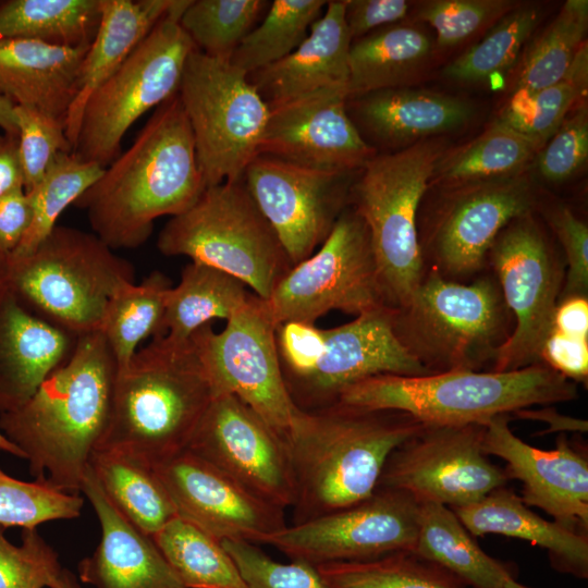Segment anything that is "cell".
<instances>
[{
	"mask_svg": "<svg viewBox=\"0 0 588 588\" xmlns=\"http://www.w3.org/2000/svg\"><path fill=\"white\" fill-rule=\"evenodd\" d=\"M249 588H333L316 565L303 560L274 561L257 544L243 540H222Z\"/></svg>",
	"mask_w": 588,
	"mask_h": 588,
	"instance_id": "obj_48",
	"label": "cell"
},
{
	"mask_svg": "<svg viewBox=\"0 0 588 588\" xmlns=\"http://www.w3.org/2000/svg\"><path fill=\"white\" fill-rule=\"evenodd\" d=\"M351 44L344 0L328 1L295 50L248 78L269 109L323 89L347 91Z\"/></svg>",
	"mask_w": 588,
	"mask_h": 588,
	"instance_id": "obj_27",
	"label": "cell"
},
{
	"mask_svg": "<svg viewBox=\"0 0 588 588\" xmlns=\"http://www.w3.org/2000/svg\"><path fill=\"white\" fill-rule=\"evenodd\" d=\"M540 362L575 383H587L588 339L553 329L541 348Z\"/></svg>",
	"mask_w": 588,
	"mask_h": 588,
	"instance_id": "obj_55",
	"label": "cell"
},
{
	"mask_svg": "<svg viewBox=\"0 0 588 588\" xmlns=\"http://www.w3.org/2000/svg\"><path fill=\"white\" fill-rule=\"evenodd\" d=\"M33 218L32 204L24 188L0 197V256L12 255L27 233Z\"/></svg>",
	"mask_w": 588,
	"mask_h": 588,
	"instance_id": "obj_56",
	"label": "cell"
},
{
	"mask_svg": "<svg viewBox=\"0 0 588 588\" xmlns=\"http://www.w3.org/2000/svg\"><path fill=\"white\" fill-rule=\"evenodd\" d=\"M516 5L509 0H430L419 7L417 17L436 30L438 46L450 47L500 20Z\"/></svg>",
	"mask_w": 588,
	"mask_h": 588,
	"instance_id": "obj_50",
	"label": "cell"
},
{
	"mask_svg": "<svg viewBox=\"0 0 588 588\" xmlns=\"http://www.w3.org/2000/svg\"><path fill=\"white\" fill-rule=\"evenodd\" d=\"M176 0H100V23L82 61L76 94L64 126L73 150L84 107L127 59Z\"/></svg>",
	"mask_w": 588,
	"mask_h": 588,
	"instance_id": "obj_29",
	"label": "cell"
},
{
	"mask_svg": "<svg viewBox=\"0 0 588 588\" xmlns=\"http://www.w3.org/2000/svg\"><path fill=\"white\" fill-rule=\"evenodd\" d=\"M213 397L191 338L155 336L118 370L109 422L96 450L162 462L187 448Z\"/></svg>",
	"mask_w": 588,
	"mask_h": 588,
	"instance_id": "obj_4",
	"label": "cell"
},
{
	"mask_svg": "<svg viewBox=\"0 0 588 588\" xmlns=\"http://www.w3.org/2000/svg\"><path fill=\"white\" fill-rule=\"evenodd\" d=\"M191 0L173 9L86 102L73 152L107 168L121 154L124 134L144 113L177 93L185 63L196 49L180 25Z\"/></svg>",
	"mask_w": 588,
	"mask_h": 588,
	"instance_id": "obj_10",
	"label": "cell"
},
{
	"mask_svg": "<svg viewBox=\"0 0 588 588\" xmlns=\"http://www.w3.org/2000/svg\"><path fill=\"white\" fill-rule=\"evenodd\" d=\"M534 215L511 221L488 253V267L514 320L513 331L489 371H512L541 363V348L553 331L565 262Z\"/></svg>",
	"mask_w": 588,
	"mask_h": 588,
	"instance_id": "obj_14",
	"label": "cell"
},
{
	"mask_svg": "<svg viewBox=\"0 0 588 588\" xmlns=\"http://www.w3.org/2000/svg\"><path fill=\"white\" fill-rule=\"evenodd\" d=\"M358 173L309 169L258 155L246 168L243 181L294 266L329 236L350 206Z\"/></svg>",
	"mask_w": 588,
	"mask_h": 588,
	"instance_id": "obj_18",
	"label": "cell"
},
{
	"mask_svg": "<svg viewBox=\"0 0 588 588\" xmlns=\"http://www.w3.org/2000/svg\"><path fill=\"white\" fill-rule=\"evenodd\" d=\"M3 277V257L0 256V280Z\"/></svg>",
	"mask_w": 588,
	"mask_h": 588,
	"instance_id": "obj_64",
	"label": "cell"
},
{
	"mask_svg": "<svg viewBox=\"0 0 588 588\" xmlns=\"http://www.w3.org/2000/svg\"><path fill=\"white\" fill-rule=\"evenodd\" d=\"M548 225L563 252L565 278L559 303L571 297H588V226L563 204H539Z\"/></svg>",
	"mask_w": 588,
	"mask_h": 588,
	"instance_id": "obj_52",
	"label": "cell"
},
{
	"mask_svg": "<svg viewBox=\"0 0 588 588\" xmlns=\"http://www.w3.org/2000/svg\"><path fill=\"white\" fill-rule=\"evenodd\" d=\"M264 303L275 327L292 320L315 323L331 310L359 316L389 307L369 231L351 206L319 249L294 265Z\"/></svg>",
	"mask_w": 588,
	"mask_h": 588,
	"instance_id": "obj_13",
	"label": "cell"
},
{
	"mask_svg": "<svg viewBox=\"0 0 588 588\" xmlns=\"http://www.w3.org/2000/svg\"><path fill=\"white\" fill-rule=\"evenodd\" d=\"M2 278L29 310L77 338L100 330L135 269L96 234L57 225L32 253L3 257Z\"/></svg>",
	"mask_w": 588,
	"mask_h": 588,
	"instance_id": "obj_7",
	"label": "cell"
},
{
	"mask_svg": "<svg viewBox=\"0 0 588 588\" xmlns=\"http://www.w3.org/2000/svg\"><path fill=\"white\" fill-rule=\"evenodd\" d=\"M392 324L407 353L432 375L491 368L514 320L492 272L463 283L426 270L409 299L393 308Z\"/></svg>",
	"mask_w": 588,
	"mask_h": 588,
	"instance_id": "obj_6",
	"label": "cell"
},
{
	"mask_svg": "<svg viewBox=\"0 0 588 588\" xmlns=\"http://www.w3.org/2000/svg\"><path fill=\"white\" fill-rule=\"evenodd\" d=\"M407 0H344V19L352 41L397 24L408 14Z\"/></svg>",
	"mask_w": 588,
	"mask_h": 588,
	"instance_id": "obj_54",
	"label": "cell"
},
{
	"mask_svg": "<svg viewBox=\"0 0 588 588\" xmlns=\"http://www.w3.org/2000/svg\"><path fill=\"white\" fill-rule=\"evenodd\" d=\"M451 510L473 537L497 534L526 540L544 549L560 572L588 577V536L542 518L506 486L475 503Z\"/></svg>",
	"mask_w": 588,
	"mask_h": 588,
	"instance_id": "obj_30",
	"label": "cell"
},
{
	"mask_svg": "<svg viewBox=\"0 0 588 588\" xmlns=\"http://www.w3.org/2000/svg\"><path fill=\"white\" fill-rule=\"evenodd\" d=\"M84 499L48 487L37 480L23 481L0 467V526L36 528L56 519L79 516Z\"/></svg>",
	"mask_w": 588,
	"mask_h": 588,
	"instance_id": "obj_46",
	"label": "cell"
},
{
	"mask_svg": "<svg viewBox=\"0 0 588 588\" xmlns=\"http://www.w3.org/2000/svg\"><path fill=\"white\" fill-rule=\"evenodd\" d=\"M88 47L0 40V96L65 122Z\"/></svg>",
	"mask_w": 588,
	"mask_h": 588,
	"instance_id": "obj_28",
	"label": "cell"
},
{
	"mask_svg": "<svg viewBox=\"0 0 588 588\" xmlns=\"http://www.w3.org/2000/svg\"><path fill=\"white\" fill-rule=\"evenodd\" d=\"M346 99L345 89H323L269 109L259 155L316 170L360 171L377 151L351 120Z\"/></svg>",
	"mask_w": 588,
	"mask_h": 588,
	"instance_id": "obj_22",
	"label": "cell"
},
{
	"mask_svg": "<svg viewBox=\"0 0 588 588\" xmlns=\"http://www.w3.org/2000/svg\"><path fill=\"white\" fill-rule=\"evenodd\" d=\"M443 154V143L434 138L396 151L378 152L352 185L350 206L367 225L391 308L403 306L426 273L418 213Z\"/></svg>",
	"mask_w": 588,
	"mask_h": 588,
	"instance_id": "obj_8",
	"label": "cell"
},
{
	"mask_svg": "<svg viewBox=\"0 0 588 588\" xmlns=\"http://www.w3.org/2000/svg\"><path fill=\"white\" fill-rule=\"evenodd\" d=\"M539 150L534 140L495 120L468 144L441 156L429 187L452 186L522 173Z\"/></svg>",
	"mask_w": 588,
	"mask_h": 588,
	"instance_id": "obj_36",
	"label": "cell"
},
{
	"mask_svg": "<svg viewBox=\"0 0 588 588\" xmlns=\"http://www.w3.org/2000/svg\"><path fill=\"white\" fill-rule=\"evenodd\" d=\"M250 294L236 278L210 266L191 261L177 285L167 293L164 314L157 336L186 341L215 319H230Z\"/></svg>",
	"mask_w": 588,
	"mask_h": 588,
	"instance_id": "obj_34",
	"label": "cell"
},
{
	"mask_svg": "<svg viewBox=\"0 0 588 588\" xmlns=\"http://www.w3.org/2000/svg\"><path fill=\"white\" fill-rule=\"evenodd\" d=\"M105 168L82 160L75 152L57 155L41 181L26 192L32 204L30 226L15 252L8 257L32 253L57 226L61 213L101 176Z\"/></svg>",
	"mask_w": 588,
	"mask_h": 588,
	"instance_id": "obj_42",
	"label": "cell"
},
{
	"mask_svg": "<svg viewBox=\"0 0 588 588\" xmlns=\"http://www.w3.org/2000/svg\"><path fill=\"white\" fill-rule=\"evenodd\" d=\"M118 365L102 332L77 336L70 357L19 408L0 414V432L35 480L77 493L109 422Z\"/></svg>",
	"mask_w": 588,
	"mask_h": 588,
	"instance_id": "obj_1",
	"label": "cell"
},
{
	"mask_svg": "<svg viewBox=\"0 0 588 588\" xmlns=\"http://www.w3.org/2000/svg\"><path fill=\"white\" fill-rule=\"evenodd\" d=\"M275 330L264 299L250 294L222 331L207 323L191 340L215 396L235 395L285 440L301 409L284 382Z\"/></svg>",
	"mask_w": 588,
	"mask_h": 588,
	"instance_id": "obj_15",
	"label": "cell"
},
{
	"mask_svg": "<svg viewBox=\"0 0 588 588\" xmlns=\"http://www.w3.org/2000/svg\"><path fill=\"white\" fill-rule=\"evenodd\" d=\"M0 450L24 460L23 453L0 432Z\"/></svg>",
	"mask_w": 588,
	"mask_h": 588,
	"instance_id": "obj_62",
	"label": "cell"
},
{
	"mask_svg": "<svg viewBox=\"0 0 588 588\" xmlns=\"http://www.w3.org/2000/svg\"><path fill=\"white\" fill-rule=\"evenodd\" d=\"M587 160L588 111L581 102L536 154V168L543 180L560 184L575 176Z\"/></svg>",
	"mask_w": 588,
	"mask_h": 588,
	"instance_id": "obj_51",
	"label": "cell"
},
{
	"mask_svg": "<svg viewBox=\"0 0 588 588\" xmlns=\"http://www.w3.org/2000/svg\"><path fill=\"white\" fill-rule=\"evenodd\" d=\"M19 188H24L19 136L0 128V197Z\"/></svg>",
	"mask_w": 588,
	"mask_h": 588,
	"instance_id": "obj_58",
	"label": "cell"
},
{
	"mask_svg": "<svg viewBox=\"0 0 588 588\" xmlns=\"http://www.w3.org/2000/svg\"><path fill=\"white\" fill-rule=\"evenodd\" d=\"M24 189L36 186L59 152L73 151L64 122L29 107L14 106Z\"/></svg>",
	"mask_w": 588,
	"mask_h": 588,
	"instance_id": "obj_47",
	"label": "cell"
},
{
	"mask_svg": "<svg viewBox=\"0 0 588 588\" xmlns=\"http://www.w3.org/2000/svg\"><path fill=\"white\" fill-rule=\"evenodd\" d=\"M171 286L163 273L154 271L140 283L122 285L110 298L100 331L118 370L128 364L143 340L158 335Z\"/></svg>",
	"mask_w": 588,
	"mask_h": 588,
	"instance_id": "obj_38",
	"label": "cell"
},
{
	"mask_svg": "<svg viewBox=\"0 0 588 588\" xmlns=\"http://www.w3.org/2000/svg\"><path fill=\"white\" fill-rule=\"evenodd\" d=\"M265 501L291 509L295 480L286 441L232 394L212 399L185 449Z\"/></svg>",
	"mask_w": 588,
	"mask_h": 588,
	"instance_id": "obj_19",
	"label": "cell"
},
{
	"mask_svg": "<svg viewBox=\"0 0 588 588\" xmlns=\"http://www.w3.org/2000/svg\"><path fill=\"white\" fill-rule=\"evenodd\" d=\"M502 588H529V587L524 586V585L517 583V581L514 579L513 576H510V577H507V578L504 580V583H503V585H502Z\"/></svg>",
	"mask_w": 588,
	"mask_h": 588,
	"instance_id": "obj_63",
	"label": "cell"
},
{
	"mask_svg": "<svg viewBox=\"0 0 588 588\" xmlns=\"http://www.w3.org/2000/svg\"><path fill=\"white\" fill-rule=\"evenodd\" d=\"M0 128L5 133L19 135L14 105L2 96H0Z\"/></svg>",
	"mask_w": 588,
	"mask_h": 588,
	"instance_id": "obj_60",
	"label": "cell"
},
{
	"mask_svg": "<svg viewBox=\"0 0 588 588\" xmlns=\"http://www.w3.org/2000/svg\"><path fill=\"white\" fill-rule=\"evenodd\" d=\"M511 416L522 419H532L546 422L549 427L539 432V436L551 432L584 433L588 429L586 420L560 414L556 409L550 406L540 409H532L531 407L523 408L514 412Z\"/></svg>",
	"mask_w": 588,
	"mask_h": 588,
	"instance_id": "obj_59",
	"label": "cell"
},
{
	"mask_svg": "<svg viewBox=\"0 0 588 588\" xmlns=\"http://www.w3.org/2000/svg\"><path fill=\"white\" fill-rule=\"evenodd\" d=\"M485 430L481 424L422 425L389 455L377 488L450 509L477 502L509 481L483 453Z\"/></svg>",
	"mask_w": 588,
	"mask_h": 588,
	"instance_id": "obj_16",
	"label": "cell"
},
{
	"mask_svg": "<svg viewBox=\"0 0 588 588\" xmlns=\"http://www.w3.org/2000/svg\"><path fill=\"white\" fill-rule=\"evenodd\" d=\"M81 491L91 503L101 527L96 550L78 564L82 581L95 588H184L154 539L112 505L90 465Z\"/></svg>",
	"mask_w": 588,
	"mask_h": 588,
	"instance_id": "obj_24",
	"label": "cell"
},
{
	"mask_svg": "<svg viewBox=\"0 0 588 588\" xmlns=\"http://www.w3.org/2000/svg\"><path fill=\"white\" fill-rule=\"evenodd\" d=\"M327 2L273 0L261 23L243 39L230 62L249 74L285 58L307 37Z\"/></svg>",
	"mask_w": 588,
	"mask_h": 588,
	"instance_id": "obj_40",
	"label": "cell"
},
{
	"mask_svg": "<svg viewBox=\"0 0 588 588\" xmlns=\"http://www.w3.org/2000/svg\"><path fill=\"white\" fill-rule=\"evenodd\" d=\"M421 427L404 412L340 402L299 411L285 439L295 480L292 525L369 498L389 455Z\"/></svg>",
	"mask_w": 588,
	"mask_h": 588,
	"instance_id": "obj_3",
	"label": "cell"
},
{
	"mask_svg": "<svg viewBox=\"0 0 588 588\" xmlns=\"http://www.w3.org/2000/svg\"><path fill=\"white\" fill-rule=\"evenodd\" d=\"M176 515L215 539L265 544L289 524L285 511L184 450L152 465Z\"/></svg>",
	"mask_w": 588,
	"mask_h": 588,
	"instance_id": "obj_20",
	"label": "cell"
},
{
	"mask_svg": "<svg viewBox=\"0 0 588 588\" xmlns=\"http://www.w3.org/2000/svg\"><path fill=\"white\" fill-rule=\"evenodd\" d=\"M509 414L489 419L485 426L483 453L506 463L509 479L522 482V502L549 514L564 528L588 536L587 449L560 433L553 450H541L517 438Z\"/></svg>",
	"mask_w": 588,
	"mask_h": 588,
	"instance_id": "obj_21",
	"label": "cell"
},
{
	"mask_svg": "<svg viewBox=\"0 0 588 588\" xmlns=\"http://www.w3.org/2000/svg\"><path fill=\"white\" fill-rule=\"evenodd\" d=\"M177 95L206 186L241 180L259 155L270 112L248 74L196 48L185 63Z\"/></svg>",
	"mask_w": 588,
	"mask_h": 588,
	"instance_id": "obj_11",
	"label": "cell"
},
{
	"mask_svg": "<svg viewBox=\"0 0 588 588\" xmlns=\"http://www.w3.org/2000/svg\"><path fill=\"white\" fill-rule=\"evenodd\" d=\"M431 50V40L422 30L403 24L353 40L347 97L407 86L427 63Z\"/></svg>",
	"mask_w": 588,
	"mask_h": 588,
	"instance_id": "obj_31",
	"label": "cell"
},
{
	"mask_svg": "<svg viewBox=\"0 0 588 588\" xmlns=\"http://www.w3.org/2000/svg\"><path fill=\"white\" fill-rule=\"evenodd\" d=\"M333 588H462V581L413 552L364 562L317 565Z\"/></svg>",
	"mask_w": 588,
	"mask_h": 588,
	"instance_id": "obj_44",
	"label": "cell"
},
{
	"mask_svg": "<svg viewBox=\"0 0 588 588\" xmlns=\"http://www.w3.org/2000/svg\"><path fill=\"white\" fill-rule=\"evenodd\" d=\"M441 188L424 215L420 250L426 270L463 283L483 272L498 234L540 204L534 181L523 172Z\"/></svg>",
	"mask_w": 588,
	"mask_h": 588,
	"instance_id": "obj_12",
	"label": "cell"
},
{
	"mask_svg": "<svg viewBox=\"0 0 588 588\" xmlns=\"http://www.w3.org/2000/svg\"><path fill=\"white\" fill-rule=\"evenodd\" d=\"M553 329L576 338L588 339V297H571L558 304Z\"/></svg>",
	"mask_w": 588,
	"mask_h": 588,
	"instance_id": "obj_57",
	"label": "cell"
},
{
	"mask_svg": "<svg viewBox=\"0 0 588 588\" xmlns=\"http://www.w3.org/2000/svg\"><path fill=\"white\" fill-rule=\"evenodd\" d=\"M76 336L29 310L0 280V414L21 407L72 354Z\"/></svg>",
	"mask_w": 588,
	"mask_h": 588,
	"instance_id": "obj_26",
	"label": "cell"
},
{
	"mask_svg": "<svg viewBox=\"0 0 588 588\" xmlns=\"http://www.w3.org/2000/svg\"><path fill=\"white\" fill-rule=\"evenodd\" d=\"M62 571L57 552L36 528L22 531V543L15 546L0 526V588H45Z\"/></svg>",
	"mask_w": 588,
	"mask_h": 588,
	"instance_id": "obj_49",
	"label": "cell"
},
{
	"mask_svg": "<svg viewBox=\"0 0 588 588\" xmlns=\"http://www.w3.org/2000/svg\"><path fill=\"white\" fill-rule=\"evenodd\" d=\"M275 343L286 389L314 371L326 347L323 329L297 320L277 327Z\"/></svg>",
	"mask_w": 588,
	"mask_h": 588,
	"instance_id": "obj_53",
	"label": "cell"
},
{
	"mask_svg": "<svg viewBox=\"0 0 588 588\" xmlns=\"http://www.w3.org/2000/svg\"><path fill=\"white\" fill-rule=\"evenodd\" d=\"M414 554L445 569L474 588H502L512 576L489 556L448 506L421 503Z\"/></svg>",
	"mask_w": 588,
	"mask_h": 588,
	"instance_id": "obj_33",
	"label": "cell"
},
{
	"mask_svg": "<svg viewBox=\"0 0 588 588\" xmlns=\"http://www.w3.org/2000/svg\"><path fill=\"white\" fill-rule=\"evenodd\" d=\"M89 465L112 505L152 537L176 517L174 504L151 464L121 450H95Z\"/></svg>",
	"mask_w": 588,
	"mask_h": 588,
	"instance_id": "obj_32",
	"label": "cell"
},
{
	"mask_svg": "<svg viewBox=\"0 0 588 588\" xmlns=\"http://www.w3.org/2000/svg\"><path fill=\"white\" fill-rule=\"evenodd\" d=\"M157 247L166 256H186L219 269L261 299L293 267L243 177L206 187L192 207L171 217Z\"/></svg>",
	"mask_w": 588,
	"mask_h": 588,
	"instance_id": "obj_9",
	"label": "cell"
},
{
	"mask_svg": "<svg viewBox=\"0 0 588 588\" xmlns=\"http://www.w3.org/2000/svg\"><path fill=\"white\" fill-rule=\"evenodd\" d=\"M49 588H79L75 576L66 568L52 580Z\"/></svg>",
	"mask_w": 588,
	"mask_h": 588,
	"instance_id": "obj_61",
	"label": "cell"
},
{
	"mask_svg": "<svg viewBox=\"0 0 588 588\" xmlns=\"http://www.w3.org/2000/svg\"><path fill=\"white\" fill-rule=\"evenodd\" d=\"M588 86V49L585 42L556 83L534 93L514 90L497 121L534 140L541 148L556 132Z\"/></svg>",
	"mask_w": 588,
	"mask_h": 588,
	"instance_id": "obj_39",
	"label": "cell"
},
{
	"mask_svg": "<svg viewBox=\"0 0 588 588\" xmlns=\"http://www.w3.org/2000/svg\"><path fill=\"white\" fill-rule=\"evenodd\" d=\"M206 187L176 93L74 206L86 211L94 234L109 247L131 249L148 240L156 219L184 212Z\"/></svg>",
	"mask_w": 588,
	"mask_h": 588,
	"instance_id": "obj_2",
	"label": "cell"
},
{
	"mask_svg": "<svg viewBox=\"0 0 588 588\" xmlns=\"http://www.w3.org/2000/svg\"><path fill=\"white\" fill-rule=\"evenodd\" d=\"M588 27V1L567 0L532 42L514 90L534 93L560 81L581 46Z\"/></svg>",
	"mask_w": 588,
	"mask_h": 588,
	"instance_id": "obj_43",
	"label": "cell"
},
{
	"mask_svg": "<svg viewBox=\"0 0 588 588\" xmlns=\"http://www.w3.org/2000/svg\"><path fill=\"white\" fill-rule=\"evenodd\" d=\"M420 504L409 494L376 488L352 506L289 524L265 544L313 565L364 562L399 552H414Z\"/></svg>",
	"mask_w": 588,
	"mask_h": 588,
	"instance_id": "obj_17",
	"label": "cell"
},
{
	"mask_svg": "<svg viewBox=\"0 0 588 588\" xmlns=\"http://www.w3.org/2000/svg\"><path fill=\"white\" fill-rule=\"evenodd\" d=\"M541 16L539 4L516 5L480 41L450 62L443 75L467 84L494 81L513 66Z\"/></svg>",
	"mask_w": 588,
	"mask_h": 588,
	"instance_id": "obj_41",
	"label": "cell"
},
{
	"mask_svg": "<svg viewBox=\"0 0 588 588\" xmlns=\"http://www.w3.org/2000/svg\"><path fill=\"white\" fill-rule=\"evenodd\" d=\"M392 315L393 308L382 307L323 329L326 347L318 365L287 387L294 404L301 411L329 406L351 384L377 375H429L397 340Z\"/></svg>",
	"mask_w": 588,
	"mask_h": 588,
	"instance_id": "obj_23",
	"label": "cell"
},
{
	"mask_svg": "<svg viewBox=\"0 0 588 588\" xmlns=\"http://www.w3.org/2000/svg\"><path fill=\"white\" fill-rule=\"evenodd\" d=\"M577 397V383L538 363L504 372L377 375L344 389L336 402L404 412L422 425H485L498 415Z\"/></svg>",
	"mask_w": 588,
	"mask_h": 588,
	"instance_id": "obj_5",
	"label": "cell"
},
{
	"mask_svg": "<svg viewBox=\"0 0 588 588\" xmlns=\"http://www.w3.org/2000/svg\"><path fill=\"white\" fill-rule=\"evenodd\" d=\"M347 113L377 154L392 152L466 124L473 109L449 95L408 86L347 97Z\"/></svg>",
	"mask_w": 588,
	"mask_h": 588,
	"instance_id": "obj_25",
	"label": "cell"
},
{
	"mask_svg": "<svg viewBox=\"0 0 588 588\" xmlns=\"http://www.w3.org/2000/svg\"><path fill=\"white\" fill-rule=\"evenodd\" d=\"M269 3L265 0H191L180 17V25L199 51L231 61Z\"/></svg>",
	"mask_w": 588,
	"mask_h": 588,
	"instance_id": "obj_45",
	"label": "cell"
},
{
	"mask_svg": "<svg viewBox=\"0 0 588 588\" xmlns=\"http://www.w3.org/2000/svg\"><path fill=\"white\" fill-rule=\"evenodd\" d=\"M151 538L184 588H249L221 541L181 517Z\"/></svg>",
	"mask_w": 588,
	"mask_h": 588,
	"instance_id": "obj_37",
	"label": "cell"
},
{
	"mask_svg": "<svg viewBox=\"0 0 588 588\" xmlns=\"http://www.w3.org/2000/svg\"><path fill=\"white\" fill-rule=\"evenodd\" d=\"M100 0H7L0 2V40L28 39L90 45L100 23Z\"/></svg>",
	"mask_w": 588,
	"mask_h": 588,
	"instance_id": "obj_35",
	"label": "cell"
}]
</instances>
